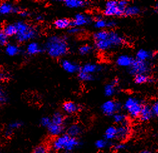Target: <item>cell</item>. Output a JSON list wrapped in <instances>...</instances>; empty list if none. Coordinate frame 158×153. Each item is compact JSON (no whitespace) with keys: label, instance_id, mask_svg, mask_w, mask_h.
<instances>
[{"label":"cell","instance_id":"obj_5","mask_svg":"<svg viewBox=\"0 0 158 153\" xmlns=\"http://www.w3.org/2000/svg\"><path fill=\"white\" fill-rule=\"evenodd\" d=\"M126 0L109 1L106 3L104 14L109 17H120L124 16V10L129 5Z\"/></svg>","mask_w":158,"mask_h":153},{"label":"cell","instance_id":"obj_6","mask_svg":"<svg viewBox=\"0 0 158 153\" xmlns=\"http://www.w3.org/2000/svg\"><path fill=\"white\" fill-rule=\"evenodd\" d=\"M143 105V102L139 99L129 97L125 101L123 107L129 114V117L132 119H136L139 118Z\"/></svg>","mask_w":158,"mask_h":153},{"label":"cell","instance_id":"obj_9","mask_svg":"<svg viewBox=\"0 0 158 153\" xmlns=\"http://www.w3.org/2000/svg\"><path fill=\"white\" fill-rule=\"evenodd\" d=\"M72 21V27L81 28L90 24L92 21V18L89 14L85 13L77 14Z\"/></svg>","mask_w":158,"mask_h":153},{"label":"cell","instance_id":"obj_17","mask_svg":"<svg viewBox=\"0 0 158 153\" xmlns=\"http://www.w3.org/2000/svg\"><path fill=\"white\" fill-rule=\"evenodd\" d=\"M82 132V127L78 124H70L67 129V134L70 137L77 138Z\"/></svg>","mask_w":158,"mask_h":153},{"label":"cell","instance_id":"obj_4","mask_svg":"<svg viewBox=\"0 0 158 153\" xmlns=\"http://www.w3.org/2000/svg\"><path fill=\"white\" fill-rule=\"evenodd\" d=\"M81 144V141L77 138L70 137L65 134L56 137L52 143V147L55 151L64 150L65 151L71 152L80 146Z\"/></svg>","mask_w":158,"mask_h":153},{"label":"cell","instance_id":"obj_42","mask_svg":"<svg viewBox=\"0 0 158 153\" xmlns=\"http://www.w3.org/2000/svg\"><path fill=\"white\" fill-rule=\"evenodd\" d=\"M6 74L2 71L0 70V82L3 81L6 79Z\"/></svg>","mask_w":158,"mask_h":153},{"label":"cell","instance_id":"obj_18","mask_svg":"<svg viewBox=\"0 0 158 153\" xmlns=\"http://www.w3.org/2000/svg\"><path fill=\"white\" fill-rule=\"evenodd\" d=\"M154 56V53L152 52L148 51L145 49H140L136 53V59L137 60L142 62H148Z\"/></svg>","mask_w":158,"mask_h":153},{"label":"cell","instance_id":"obj_8","mask_svg":"<svg viewBox=\"0 0 158 153\" xmlns=\"http://www.w3.org/2000/svg\"><path fill=\"white\" fill-rule=\"evenodd\" d=\"M121 107L122 105L119 102L114 100H109L101 105V110L106 116H112L115 114L119 112Z\"/></svg>","mask_w":158,"mask_h":153},{"label":"cell","instance_id":"obj_22","mask_svg":"<svg viewBox=\"0 0 158 153\" xmlns=\"http://www.w3.org/2000/svg\"><path fill=\"white\" fill-rule=\"evenodd\" d=\"M62 109L65 113L68 114H73L79 110V109H80V106L73 102L68 101L65 102L63 104Z\"/></svg>","mask_w":158,"mask_h":153},{"label":"cell","instance_id":"obj_33","mask_svg":"<svg viewBox=\"0 0 158 153\" xmlns=\"http://www.w3.org/2000/svg\"><path fill=\"white\" fill-rule=\"evenodd\" d=\"M78 77L82 82H92L95 80V76L92 74H89L82 72H78Z\"/></svg>","mask_w":158,"mask_h":153},{"label":"cell","instance_id":"obj_13","mask_svg":"<svg viewBox=\"0 0 158 153\" xmlns=\"http://www.w3.org/2000/svg\"><path fill=\"white\" fill-rule=\"evenodd\" d=\"M21 10L10 2H2L0 3V16L7 15L12 13H19Z\"/></svg>","mask_w":158,"mask_h":153},{"label":"cell","instance_id":"obj_12","mask_svg":"<svg viewBox=\"0 0 158 153\" xmlns=\"http://www.w3.org/2000/svg\"><path fill=\"white\" fill-rule=\"evenodd\" d=\"M62 68L69 73H75L80 71L81 67L77 63L67 59H64L60 62Z\"/></svg>","mask_w":158,"mask_h":153},{"label":"cell","instance_id":"obj_7","mask_svg":"<svg viewBox=\"0 0 158 153\" xmlns=\"http://www.w3.org/2000/svg\"><path fill=\"white\" fill-rule=\"evenodd\" d=\"M151 71V65L148 62H142L134 60L132 64L129 68V72L132 75L141 74H148Z\"/></svg>","mask_w":158,"mask_h":153},{"label":"cell","instance_id":"obj_3","mask_svg":"<svg viewBox=\"0 0 158 153\" xmlns=\"http://www.w3.org/2000/svg\"><path fill=\"white\" fill-rule=\"evenodd\" d=\"M14 24L16 29V39L19 43L30 41L38 36V30L31 25L23 22H18Z\"/></svg>","mask_w":158,"mask_h":153},{"label":"cell","instance_id":"obj_2","mask_svg":"<svg viewBox=\"0 0 158 153\" xmlns=\"http://www.w3.org/2000/svg\"><path fill=\"white\" fill-rule=\"evenodd\" d=\"M124 43V38L121 34L115 31L108 30L103 40L95 42V47L98 51L106 52L120 47Z\"/></svg>","mask_w":158,"mask_h":153},{"label":"cell","instance_id":"obj_41","mask_svg":"<svg viewBox=\"0 0 158 153\" xmlns=\"http://www.w3.org/2000/svg\"><path fill=\"white\" fill-rule=\"evenodd\" d=\"M126 144L122 143H117V144H115L114 146V149L115 151H122V150H124L126 149Z\"/></svg>","mask_w":158,"mask_h":153},{"label":"cell","instance_id":"obj_24","mask_svg":"<svg viewBox=\"0 0 158 153\" xmlns=\"http://www.w3.org/2000/svg\"><path fill=\"white\" fill-rule=\"evenodd\" d=\"M47 129L48 133L51 136L57 137L62 134L64 130V126L51 123L50 125L47 127Z\"/></svg>","mask_w":158,"mask_h":153},{"label":"cell","instance_id":"obj_14","mask_svg":"<svg viewBox=\"0 0 158 153\" xmlns=\"http://www.w3.org/2000/svg\"><path fill=\"white\" fill-rule=\"evenodd\" d=\"M134 61V60L131 56L126 54H123L117 57L115 63L118 67L129 68Z\"/></svg>","mask_w":158,"mask_h":153},{"label":"cell","instance_id":"obj_47","mask_svg":"<svg viewBox=\"0 0 158 153\" xmlns=\"http://www.w3.org/2000/svg\"><path fill=\"white\" fill-rule=\"evenodd\" d=\"M62 153H72V152H68V151H65V152H62Z\"/></svg>","mask_w":158,"mask_h":153},{"label":"cell","instance_id":"obj_30","mask_svg":"<svg viewBox=\"0 0 158 153\" xmlns=\"http://www.w3.org/2000/svg\"><path fill=\"white\" fill-rule=\"evenodd\" d=\"M117 127L114 126L109 127L105 132V139L107 141H112L116 139Z\"/></svg>","mask_w":158,"mask_h":153},{"label":"cell","instance_id":"obj_46","mask_svg":"<svg viewBox=\"0 0 158 153\" xmlns=\"http://www.w3.org/2000/svg\"><path fill=\"white\" fill-rule=\"evenodd\" d=\"M3 94H2V92L0 91V103H1L3 101Z\"/></svg>","mask_w":158,"mask_h":153},{"label":"cell","instance_id":"obj_10","mask_svg":"<svg viewBox=\"0 0 158 153\" xmlns=\"http://www.w3.org/2000/svg\"><path fill=\"white\" fill-rule=\"evenodd\" d=\"M117 25V23L114 20H106L101 16H97L94 23V27L98 30H106V28H112Z\"/></svg>","mask_w":158,"mask_h":153},{"label":"cell","instance_id":"obj_44","mask_svg":"<svg viewBox=\"0 0 158 153\" xmlns=\"http://www.w3.org/2000/svg\"><path fill=\"white\" fill-rule=\"evenodd\" d=\"M36 21H42L44 20V17L42 15H38L36 18Z\"/></svg>","mask_w":158,"mask_h":153},{"label":"cell","instance_id":"obj_21","mask_svg":"<svg viewBox=\"0 0 158 153\" xmlns=\"http://www.w3.org/2000/svg\"><path fill=\"white\" fill-rule=\"evenodd\" d=\"M26 51L30 55H36L40 53L43 51V48L38 43L31 42L27 45Z\"/></svg>","mask_w":158,"mask_h":153},{"label":"cell","instance_id":"obj_32","mask_svg":"<svg viewBox=\"0 0 158 153\" xmlns=\"http://www.w3.org/2000/svg\"><path fill=\"white\" fill-rule=\"evenodd\" d=\"M3 33L8 36H13L16 35V29L14 23L6 25L3 30Z\"/></svg>","mask_w":158,"mask_h":153},{"label":"cell","instance_id":"obj_19","mask_svg":"<svg viewBox=\"0 0 158 153\" xmlns=\"http://www.w3.org/2000/svg\"><path fill=\"white\" fill-rule=\"evenodd\" d=\"M118 84L117 79L113 80L110 83L106 85L104 87V94L107 97H112L115 95L117 91V86Z\"/></svg>","mask_w":158,"mask_h":153},{"label":"cell","instance_id":"obj_16","mask_svg":"<svg viewBox=\"0 0 158 153\" xmlns=\"http://www.w3.org/2000/svg\"><path fill=\"white\" fill-rule=\"evenodd\" d=\"M154 117L150 105H143L139 114V119L143 122H148Z\"/></svg>","mask_w":158,"mask_h":153},{"label":"cell","instance_id":"obj_45","mask_svg":"<svg viewBox=\"0 0 158 153\" xmlns=\"http://www.w3.org/2000/svg\"><path fill=\"white\" fill-rule=\"evenodd\" d=\"M139 153H153V152H151V151H149V150H143V151H141V152H139Z\"/></svg>","mask_w":158,"mask_h":153},{"label":"cell","instance_id":"obj_23","mask_svg":"<svg viewBox=\"0 0 158 153\" xmlns=\"http://www.w3.org/2000/svg\"><path fill=\"white\" fill-rule=\"evenodd\" d=\"M54 27L59 30L69 29L72 27V21L68 18H59L54 22Z\"/></svg>","mask_w":158,"mask_h":153},{"label":"cell","instance_id":"obj_38","mask_svg":"<svg viewBox=\"0 0 158 153\" xmlns=\"http://www.w3.org/2000/svg\"><path fill=\"white\" fill-rule=\"evenodd\" d=\"M8 36L3 33V31H0V46L7 45Z\"/></svg>","mask_w":158,"mask_h":153},{"label":"cell","instance_id":"obj_11","mask_svg":"<svg viewBox=\"0 0 158 153\" xmlns=\"http://www.w3.org/2000/svg\"><path fill=\"white\" fill-rule=\"evenodd\" d=\"M131 130L129 125H121L117 127L116 139L121 141H126L131 135Z\"/></svg>","mask_w":158,"mask_h":153},{"label":"cell","instance_id":"obj_15","mask_svg":"<svg viewBox=\"0 0 158 153\" xmlns=\"http://www.w3.org/2000/svg\"><path fill=\"white\" fill-rule=\"evenodd\" d=\"M102 68L101 66L93 63H87L84 64L82 67H81L80 71L89 74L94 75V73L101 72Z\"/></svg>","mask_w":158,"mask_h":153},{"label":"cell","instance_id":"obj_26","mask_svg":"<svg viewBox=\"0 0 158 153\" xmlns=\"http://www.w3.org/2000/svg\"><path fill=\"white\" fill-rule=\"evenodd\" d=\"M141 12L139 7L135 5H129L124 10V16H135L139 15Z\"/></svg>","mask_w":158,"mask_h":153},{"label":"cell","instance_id":"obj_27","mask_svg":"<svg viewBox=\"0 0 158 153\" xmlns=\"http://www.w3.org/2000/svg\"><path fill=\"white\" fill-rule=\"evenodd\" d=\"M20 50V48L16 44L8 43L6 45L5 52L8 56H15L19 53Z\"/></svg>","mask_w":158,"mask_h":153},{"label":"cell","instance_id":"obj_35","mask_svg":"<svg viewBox=\"0 0 158 153\" xmlns=\"http://www.w3.org/2000/svg\"><path fill=\"white\" fill-rule=\"evenodd\" d=\"M31 153H50L48 147L45 144H40L36 146Z\"/></svg>","mask_w":158,"mask_h":153},{"label":"cell","instance_id":"obj_43","mask_svg":"<svg viewBox=\"0 0 158 153\" xmlns=\"http://www.w3.org/2000/svg\"><path fill=\"white\" fill-rule=\"evenodd\" d=\"M19 15H20L21 16L25 18V17H27L28 16V11H25V10H21L20 11H19Z\"/></svg>","mask_w":158,"mask_h":153},{"label":"cell","instance_id":"obj_39","mask_svg":"<svg viewBox=\"0 0 158 153\" xmlns=\"http://www.w3.org/2000/svg\"><path fill=\"white\" fill-rule=\"evenodd\" d=\"M152 112L153 114L154 117H157L158 115V102L157 101H154L152 104L150 105Z\"/></svg>","mask_w":158,"mask_h":153},{"label":"cell","instance_id":"obj_36","mask_svg":"<svg viewBox=\"0 0 158 153\" xmlns=\"http://www.w3.org/2000/svg\"><path fill=\"white\" fill-rule=\"evenodd\" d=\"M108 141L105 139L97 140L95 142V146L98 149H103L108 146Z\"/></svg>","mask_w":158,"mask_h":153},{"label":"cell","instance_id":"obj_40","mask_svg":"<svg viewBox=\"0 0 158 153\" xmlns=\"http://www.w3.org/2000/svg\"><path fill=\"white\" fill-rule=\"evenodd\" d=\"M51 123H52L51 118H50L48 117H44L40 120L41 125L47 128L50 125Z\"/></svg>","mask_w":158,"mask_h":153},{"label":"cell","instance_id":"obj_20","mask_svg":"<svg viewBox=\"0 0 158 153\" xmlns=\"http://www.w3.org/2000/svg\"><path fill=\"white\" fill-rule=\"evenodd\" d=\"M64 5L69 8H81L88 6L89 3L81 0H67L63 2Z\"/></svg>","mask_w":158,"mask_h":153},{"label":"cell","instance_id":"obj_34","mask_svg":"<svg viewBox=\"0 0 158 153\" xmlns=\"http://www.w3.org/2000/svg\"><path fill=\"white\" fill-rule=\"evenodd\" d=\"M93 52V47L90 45H84L78 48V53L82 56L90 55Z\"/></svg>","mask_w":158,"mask_h":153},{"label":"cell","instance_id":"obj_31","mask_svg":"<svg viewBox=\"0 0 158 153\" xmlns=\"http://www.w3.org/2000/svg\"><path fill=\"white\" fill-rule=\"evenodd\" d=\"M22 126V122L19 121H15L10 123L8 125V129L6 130V132H5L6 136H10L15 130L20 128Z\"/></svg>","mask_w":158,"mask_h":153},{"label":"cell","instance_id":"obj_29","mask_svg":"<svg viewBox=\"0 0 158 153\" xmlns=\"http://www.w3.org/2000/svg\"><path fill=\"white\" fill-rule=\"evenodd\" d=\"M112 116L113 120L115 123L121 125H129V121L125 114L121 112H117L113 115Z\"/></svg>","mask_w":158,"mask_h":153},{"label":"cell","instance_id":"obj_37","mask_svg":"<svg viewBox=\"0 0 158 153\" xmlns=\"http://www.w3.org/2000/svg\"><path fill=\"white\" fill-rule=\"evenodd\" d=\"M83 31V30L82 28L78 27H71L68 29V33L70 35H78L80 34Z\"/></svg>","mask_w":158,"mask_h":153},{"label":"cell","instance_id":"obj_1","mask_svg":"<svg viewBox=\"0 0 158 153\" xmlns=\"http://www.w3.org/2000/svg\"><path fill=\"white\" fill-rule=\"evenodd\" d=\"M44 50L52 58L59 59L66 55L69 52V45L62 36L52 35L46 40Z\"/></svg>","mask_w":158,"mask_h":153},{"label":"cell","instance_id":"obj_28","mask_svg":"<svg viewBox=\"0 0 158 153\" xmlns=\"http://www.w3.org/2000/svg\"><path fill=\"white\" fill-rule=\"evenodd\" d=\"M52 123L59 126H64L65 122L64 114L60 112H56L53 114L51 118Z\"/></svg>","mask_w":158,"mask_h":153},{"label":"cell","instance_id":"obj_25","mask_svg":"<svg viewBox=\"0 0 158 153\" xmlns=\"http://www.w3.org/2000/svg\"><path fill=\"white\" fill-rule=\"evenodd\" d=\"M134 81L136 84L141 85L152 82V79L148 74H141L134 76Z\"/></svg>","mask_w":158,"mask_h":153}]
</instances>
